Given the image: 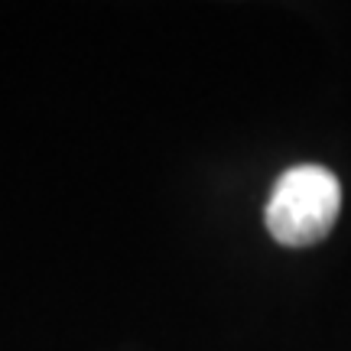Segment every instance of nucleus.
Segmentation results:
<instances>
[{
    "mask_svg": "<svg viewBox=\"0 0 351 351\" xmlns=\"http://www.w3.org/2000/svg\"><path fill=\"white\" fill-rule=\"evenodd\" d=\"M341 212V182L326 166L302 163L276 179L263 208L267 231L287 247H309L335 228Z\"/></svg>",
    "mask_w": 351,
    "mask_h": 351,
    "instance_id": "f257e3e1",
    "label": "nucleus"
}]
</instances>
